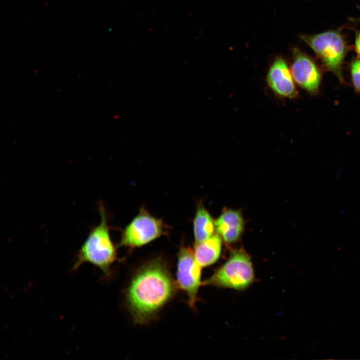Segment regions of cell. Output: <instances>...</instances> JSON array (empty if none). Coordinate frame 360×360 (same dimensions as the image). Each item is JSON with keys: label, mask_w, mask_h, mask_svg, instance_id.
<instances>
[{"label": "cell", "mask_w": 360, "mask_h": 360, "mask_svg": "<svg viewBox=\"0 0 360 360\" xmlns=\"http://www.w3.org/2000/svg\"><path fill=\"white\" fill-rule=\"evenodd\" d=\"M178 288L166 261L160 257L143 264L133 276L126 302L134 322L152 320L175 296Z\"/></svg>", "instance_id": "6da1fadb"}, {"label": "cell", "mask_w": 360, "mask_h": 360, "mask_svg": "<svg viewBox=\"0 0 360 360\" xmlns=\"http://www.w3.org/2000/svg\"><path fill=\"white\" fill-rule=\"evenodd\" d=\"M98 209L100 222L92 228L81 246L72 268L76 270L82 264L88 263L108 276L111 266L116 260V252L110 238L106 211L102 204H99Z\"/></svg>", "instance_id": "7a4b0ae2"}, {"label": "cell", "mask_w": 360, "mask_h": 360, "mask_svg": "<svg viewBox=\"0 0 360 360\" xmlns=\"http://www.w3.org/2000/svg\"><path fill=\"white\" fill-rule=\"evenodd\" d=\"M254 280L250 257L240 248L232 252L228 260L203 282L202 285L242 290L249 287Z\"/></svg>", "instance_id": "3957f363"}, {"label": "cell", "mask_w": 360, "mask_h": 360, "mask_svg": "<svg viewBox=\"0 0 360 360\" xmlns=\"http://www.w3.org/2000/svg\"><path fill=\"white\" fill-rule=\"evenodd\" d=\"M168 226L152 216L144 206L122 232L118 247L132 250L144 246L168 232Z\"/></svg>", "instance_id": "277c9868"}, {"label": "cell", "mask_w": 360, "mask_h": 360, "mask_svg": "<svg viewBox=\"0 0 360 360\" xmlns=\"http://www.w3.org/2000/svg\"><path fill=\"white\" fill-rule=\"evenodd\" d=\"M300 38L310 46L329 70L342 80V66L346 46L340 33L332 30L314 35H301Z\"/></svg>", "instance_id": "5b68a950"}, {"label": "cell", "mask_w": 360, "mask_h": 360, "mask_svg": "<svg viewBox=\"0 0 360 360\" xmlns=\"http://www.w3.org/2000/svg\"><path fill=\"white\" fill-rule=\"evenodd\" d=\"M176 284L186 295L187 303L196 308L201 282L202 267L196 260L192 249L182 244L177 255Z\"/></svg>", "instance_id": "8992f818"}, {"label": "cell", "mask_w": 360, "mask_h": 360, "mask_svg": "<svg viewBox=\"0 0 360 360\" xmlns=\"http://www.w3.org/2000/svg\"><path fill=\"white\" fill-rule=\"evenodd\" d=\"M290 72L294 81L310 93L316 92L321 80L320 72L314 62L297 48L292 50Z\"/></svg>", "instance_id": "52a82bcc"}, {"label": "cell", "mask_w": 360, "mask_h": 360, "mask_svg": "<svg viewBox=\"0 0 360 360\" xmlns=\"http://www.w3.org/2000/svg\"><path fill=\"white\" fill-rule=\"evenodd\" d=\"M269 87L277 96L292 98L297 96L294 80L285 60L277 57L270 66L266 76Z\"/></svg>", "instance_id": "ba28073f"}, {"label": "cell", "mask_w": 360, "mask_h": 360, "mask_svg": "<svg viewBox=\"0 0 360 360\" xmlns=\"http://www.w3.org/2000/svg\"><path fill=\"white\" fill-rule=\"evenodd\" d=\"M216 232L228 244L239 240L244 230V220L240 211L224 208L215 220Z\"/></svg>", "instance_id": "9c48e42d"}, {"label": "cell", "mask_w": 360, "mask_h": 360, "mask_svg": "<svg viewBox=\"0 0 360 360\" xmlns=\"http://www.w3.org/2000/svg\"><path fill=\"white\" fill-rule=\"evenodd\" d=\"M222 238L216 232L206 240L195 242L192 248L194 258L202 267L214 264L220 258L222 246Z\"/></svg>", "instance_id": "30bf717a"}, {"label": "cell", "mask_w": 360, "mask_h": 360, "mask_svg": "<svg viewBox=\"0 0 360 360\" xmlns=\"http://www.w3.org/2000/svg\"><path fill=\"white\" fill-rule=\"evenodd\" d=\"M193 228L195 242L206 240L216 232L215 220L201 202L196 206Z\"/></svg>", "instance_id": "8fae6325"}, {"label": "cell", "mask_w": 360, "mask_h": 360, "mask_svg": "<svg viewBox=\"0 0 360 360\" xmlns=\"http://www.w3.org/2000/svg\"><path fill=\"white\" fill-rule=\"evenodd\" d=\"M350 70L353 85L356 90L360 92V58L352 62Z\"/></svg>", "instance_id": "7c38bea8"}, {"label": "cell", "mask_w": 360, "mask_h": 360, "mask_svg": "<svg viewBox=\"0 0 360 360\" xmlns=\"http://www.w3.org/2000/svg\"><path fill=\"white\" fill-rule=\"evenodd\" d=\"M356 49L357 54L360 56V32L357 35L356 38Z\"/></svg>", "instance_id": "4fadbf2b"}]
</instances>
